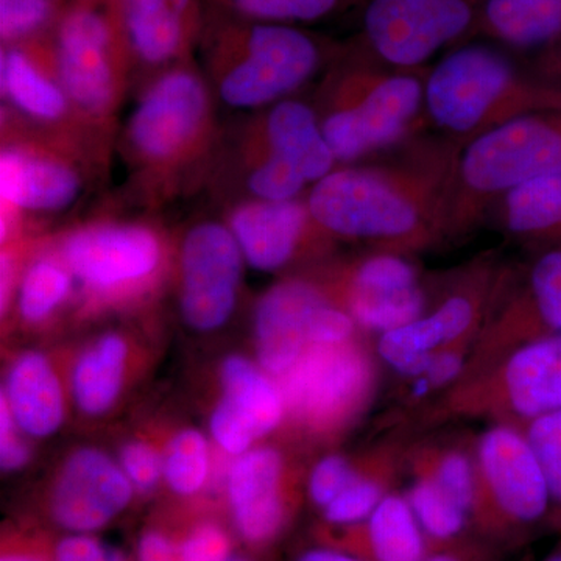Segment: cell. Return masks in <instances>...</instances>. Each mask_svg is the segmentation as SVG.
<instances>
[{
    "mask_svg": "<svg viewBox=\"0 0 561 561\" xmlns=\"http://www.w3.org/2000/svg\"><path fill=\"white\" fill-rule=\"evenodd\" d=\"M465 142L423 138L394 160L335 168L309 187V213L328 239L408 254L443 241L454 171Z\"/></svg>",
    "mask_w": 561,
    "mask_h": 561,
    "instance_id": "obj_1",
    "label": "cell"
},
{
    "mask_svg": "<svg viewBox=\"0 0 561 561\" xmlns=\"http://www.w3.org/2000/svg\"><path fill=\"white\" fill-rule=\"evenodd\" d=\"M342 47L301 25L250 20L209 5L197 55L217 105L257 113L327 72Z\"/></svg>",
    "mask_w": 561,
    "mask_h": 561,
    "instance_id": "obj_2",
    "label": "cell"
},
{
    "mask_svg": "<svg viewBox=\"0 0 561 561\" xmlns=\"http://www.w3.org/2000/svg\"><path fill=\"white\" fill-rule=\"evenodd\" d=\"M125 122L121 149L151 197L175 194L216 149L217 102L197 60L144 81Z\"/></svg>",
    "mask_w": 561,
    "mask_h": 561,
    "instance_id": "obj_3",
    "label": "cell"
},
{
    "mask_svg": "<svg viewBox=\"0 0 561 561\" xmlns=\"http://www.w3.org/2000/svg\"><path fill=\"white\" fill-rule=\"evenodd\" d=\"M324 73L313 108L343 165L404 142L424 111L427 69L390 68L357 46H343Z\"/></svg>",
    "mask_w": 561,
    "mask_h": 561,
    "instance_id": "obj_4",
    "label": "cell"
},
{
    "mask_svg": "<svg viewBox=\"0 0 561 561\" xmlns=\"http://www.w3.org/2000/svg\"><path fill=\"white\" fill-rule=\"evenodd\" d=\"M551 110H561V84L523 76L493 47H457L427 72L424 113L443 136L465 144L518 117Z\"/></svg>",
    "mask_w": 561,
    "mask_h": 561,
    "instance_id": "obj_5",
    "label": "cell"
},
{
    "mask_svg": "<svg viewBox=\"0 0 561 561\" xmlns=\"http://www.w3.org/2000/svg\"><path fill=\"white\" fill-rule=\"evenodd\" d=\"M561 172V110L527 114L461 147L443 241L470 232L508 192Z\"/></svg>",
    "mask_w": 561,
    "mask_h": 561,
    "instance_id": "obj_6",
    "label": "cell"
},
{
    "mask_svg": "<svg viewBox=\"0 0 561 561\" xmlns=\"http://www.w3.org/2000/svg\"><path fill=\"white\" fill-rule=\"evenodd\" d=\"M58 80L77 116L108 140L133 76L121 0H69L50 35Z\"/></svg>",
    "mask_w": 561,
    "mask_h": 561,
    "instance_id": "obj_7",
    "label": "cell"
},
{
    "mask_svg": "<svg viewBox=\"0 0 561 561\" xmlns=\"http://www.w3.org/2000/svg\"><path fill=\"white\" fill-rule=\"evenodd\" d=\"M479 494L474 526L491 537L551 527V494L523 427L496 421L474 445Z\"/></svg>",
    "mask_w": 561,
    "mask_h": 561,
    "instance_id": "obj_8",
    "label": "cell"
},
{
    "mask_svg": "<svg viewBox=\"0 0 561 561\" xmlns=\"http://www.w3.org/2000/svg\"><path fill=\"white\" fill-rule=\"evenodd\" d=\"M83 146L43 131L10 128L0 150L2 241H10L25 216L68 213L88 187Z\"/></svg>",
    "mask_w": 561,
    "mask_h": 561,
    "instance_id": "obj_9",
    "label": "cell"
},
{
    "mask_svg": "<svg viewBox=\"0 0 561 561\" xmlns=\"http://www.w3.org/2000/svg\"><path fill=\"white\" fill-rule=\"evenodd\" d=\"M58 257L91 298L111 301L135 297L157 283L168 247L153 225L102 220L70 230Z\"/></svg>",
    "mask_w": 561,
    "mask_h": 561,
    "instance_id": "obj_10",
    "label": "cell"
},
{
    "mask_svg": "<svg viewBox=\"0 0 561 561\" xmlns=\"http://www.w3.org/2000/svg\"><path fill=\"white\" fill-rule=\"evenodd\" d=\"M483 0H368L354 46L394 69H426L434 55L472 35Z\"/></svg>",
    "mask_w": 561,
    "mask_h": 561,
    "instance_id": "obj_11",
    "label": "cell"
},
{
    "mask_svg": "<svg viewBox=\"0 0 561 561\" xmlns=\"http://www.w3.org/2000/svg\"><path fill=\"white\" fill-rule=\"evenodd\" d=\"M501 287L494 262H483L419 319L379 334L378 356L401 378H420L442 351L470 345Z\"/></svg>",
    "mask_w": 561,
    "mask_h": 561,
    "instance_id": "obj_12",
    "label": "cell"
},
{
    "mask_svg": "<svg viewBox=\"0 0 561 561\" xmlns=\"http://www.w3.org/2000/svg\"><path fill=\"white\" fill-rule=\"evenodd\" d=\"M375 367L356 341L311 346L280 376L287 412L317 434L342 430L370 401Z\"/></svg>",
    "mask_w": 561,
    "mask_h": 561,
    "instance_id": "obj_13",
    "label": "cell"
},
{
    "mask_svg": "<svg viewBox=\"0 0 561 561\" xmlns=\"http://www.w3.org/2000/svg\"><path fill=\"white\" fill-rule=\"evenodd\" d=\"M313 279L359 330L376 334L411 323L430 309L420 271L405 254L371 251Z\"/></svg>",
    "mask_w": 561,
    "mask_h": 561,
    "instance_id": "obj_14",
    "label": "cell"
},
{
    "mask_svg": "<svg viewBox=\"0 0 561 561\" xmlns=\"http://www.w3.org/2000/svg\"><path fill=\"white\" fill-rule=\"evenodd\" d=\"M181 319L197 332H213L230 321L241 294L242 251L225 221H194L179 245Z\"/></svg>",
    "mask_w": 561,
    "mask_h": 561,
    "instance_id": "obj_15",
    "label": "cell"
},
{
    "mask_svg": "<svg viewBox=\"0 0 561 561\" xmlns=\"http://www.w3.org/2000/svg\"><path fill=\"white\" fill-rule=\"evenodd\" d=\"M465 408L523 424L561 411V334L541 335L507 350L481 386L463 394Z\"/></svg>",
    "mask_w": 561,
    "mask_h": 561,
    "instance_id": "obj_16",
    "label": "cell"
},
{
    "mask_svg": "<svg viewBox=\"0 0 561 561\" xmlns=\"http://www.w3.org/2000/svg\"><path fill=\"white\" fill-rule=\"evenodd\" d=\"M0 90L9 108L20 119L38 125L39 131L79 144L87 140L84 136L105 140L77 116L55 70L50 36L2 46Z\"/></svg>",
    "mask_w": 561,
    "mask_h": 561,
    "instance_id": "obj_17",
    "label": "cell"
},
{
    "mask_svg": "<svg viewBox=\"0 0 561 561\" xmlns=\"http://www.w3.org/2000/svg\"><path fill=\"white\" fill-rule=\"evenodd\" d=\"M121 11L133 72L142 81L197 60L209 0H121Z\"/></svg>",
    "mask_w": 561,
    "mask_h": 561,
    "instance_id": "obj_18",
    "label": "cell"
},
{
    "mask_svg": "<svg viewBox=\"0 0 561 561\" xmlns=\"http://www.w3.org/2000/svg\"><path fill=\"white\" fill-rule=\"evenodd\" d=\"M133 490L119 461L98 448L77 449L62 463L51 489V518L62 529L90 534L130 505Z\"/></svg>",
    "mask_w": 561,
    "mask_h": 561,
    "instance_id": "obj_19",
    "label": "cell"
},
{
    "mask_svg": "<svg viewBox=\"0 0 561 561\" xmlns=\"http://www.w3.org/2000/svg\"><path fill=\"white\" fill-rule=\"evenodd\" d=\"M220 383L221 400L210 415V435L225 453L242 456L283 423L287 413L283 390L261 365L242 356L224 360Z\"/></svg>",
    "mask_w": 561,
    "mask_h": 561,
    "instance_id": "obj_20",
    "label": "cell"
},
{
    "mask_svg": "<svg viewBox=\"0 0 561 561\" xmlns=\"http://www.w3.org/2000/svg\"><path fill=\"white\" fill-rule=\"evenodd\" d=\"M230 228L243 260L257 272H279L297 260L306 245L327 239L309 213L308 203L243 198L228 209Z\"/></svg>",
    "mask_w": 561,
    "mask_h": 561,
    "instance_id": "obj_21",
    "label": "cell"
},
{
    "mask_svg": "<svg viewBox=\"0 0 561 561\" xmlns=\"http://www.w3.org/2000/svg\"><path fill=\"white\" fill-rule=\"evenodd\" d=\"M328 300L312 276H290L261 295L253 313L257 360L268 375L280 378L309 348L313 316Z\"/></svg>",
    "mask_w": 561,
    "mask_h": 561,
    "instance_id": "obj_22",
    "label": "cell"
},
{
    "mask_svg": "<svg viewBox=\"0 0 561 561\" xmlns=\"http://www.w3.org/2000/svg\"><path fill=\"white\" fill-rule=\"evenodd\" d=\"M245 149L286 162L311 186L339 164L321 131L316 108L294 98L257 111L245 135Z\"/></svg>",
    "mask_w": 561,
    "mask_h": 561,
    "instance_id": "obj_23",
    "label": "cell"
},
{
    "mask_svg": "<svg viewBox=\"0 0 561 561\" xmlns=\"http://www.w3.org/2000/svg\"><path fill=\"white\" fill-rule=\"evenodd\" d=\"M232 519L247 541L264 545L278 537L289 516L284 459L276 449L254 448L236 457L227 474Z\"/></svg>",
    "mask_w": 561,
    "mask_h": 561,
    "instance_id": "obj_24",
    "label": "cell"
},
{
    "mask_svg": "<svg viewBox=\"0 0 561 561\" xmlns=\"http://www.w3.org/2000/svg\"><path fill=\"white\" fill-rule=\"evenodd\" d=\"M494 335L511 339L512 346L561 334V247L545 249L531 261L523 284L494 319Z\"/></svg>",
    "mask_w": 561,
    "mask_h": 561,
    "instance_id": "obj_25",
    "label": "cell"
},
{
    "mask_svg": "<svg viewBox=\"0 0 561 561\" xmlns=\"http://www.w3.org/2000/svg\"><path fill=\"white\" fill-rule=\"evenodd\" d=\"M2 400L18 426L31 437H50L65 421L60 379L39 351H25L10 365Z\"/></svg>",
    "mask_w": 561,
    "mask_h": 561,
    "instance_id": "obj_26",
    "label": "cell"
},
{
    "mask_svg": "<svg viewBox=\"0 0 561 561\" xmlns=\"http://www.w3.org/2000/svg\"><path fill=\"white\" fill-rule=\"evenodd\" d=\"M345 530L343 551L365 561H423L432 551L405 494L390 493L375 512Z\"/></svg>",
    "mask_w": 561,
    "mask_h": 561,
    "instance_id": "obj_27",
    "label": "cell"
},
{
    "mask_svg": "<svg viewBox=\"0 0 561 561\" xmlns=\"http://www.w3.org/2000/svg\"><path fill=\"white\" fill-rule=\"evenodd\" d=\"M472 35L516 49L556 46L561 41V0H483Z\"/></svg>",
    "mask_w": 561,
    "mask_h": 561,
    "instance_id": "obj_28",
    "label": "cell"
},
{
    "mask_svg": "<svg viewBox=\"0 0 561 561\" xmlns=\"http://www.w3.org/2000/svg\"><path fill=\"white\" fill-rule=\"evenodd\" d=\"M494 208L502 227L515 238L546 249L561 247V172L516 187Z\"/></svg>",
    "mask_w": 561,
    "mask_h": 561,
    "instance_id": "obj_29",
    "label": "cell"
},
{
    "mask_svg": "<svg viewBox=\"0 0 561 561\" xmlns=\"http://www.w3.org/2000/svg\"><path fill=\"white\" fill-rule=\"evenodd\" d=\"M130 348L116 332H108L91 343L73 365L70 389L80 412L101 416L119 398L127 371Z\"/></svg>",
    "mask_w": 561,
    "mask_h": 561,
    "instance_id": "obj_30",
    "label": "cell"
},
{
    "mask_svg": "<svg viewBox=\"0 0 561 561\" xmlns=\"http://www.w3.org/2000/svg\"><path fill=\"white\" fill-rule=\"evenodd\" d=\"M72 284V273L55 254L33 261L22 273L14 290L21 320L38 324L50 319L68 301Z\"/></svg>",
    "mask_w": 561,
    "mask_h": 561,
    "instance_id": "obj_31",
    "label": "cell"
},
{
    "mask_svg": "<svg viewBox=\"0 0 561 561\" xmlns=\"http://www.w3.org/2000/svg\"><path fill=\"white\" fill-rule=\"evenodd\" d=\"M405 497L430 541L431 549L461 542L465 534L474 526L470 513L426 476L415 474L411 486L405 491Z\"/></svg>",
    "mask_w": 561,
    "mask_h": 561,
    "instance_id": "obj_32",
    "label": "cell"
},
{
    "mask_svg": "<svg viewBox=\"0 0 561 561\" xmlns=\"http://www.w3.org/2000/svg\"><path fill=\"white\" fill-rule=\"evenodd\" d=\"M368 0H209V5L250 18V20L305 25L331 20L354 9H364Z\"/></svg>",
    "mask_w": 561,
    "mask_h": 561,
    "instance_id": "obj_33",
    "label": "cell"
},
{
    "mask_svg": "<svg viewBox=\"0 0 561 561\" xmlns=\"http://www.w3.org/2000/svg\"><path fill=\"white\" fill-rule=\"evenodd\" d=\"M416 474L426 476L472 516L474 524L479 482L474 454L463 449L446 448L420 457Z\"/></svg>",
    "mask_w": 561,
    "mask_h": 561,
    "instance_id": "obj_34",
    "label": "cell"
},
{
    "mask_svg": "<svg viewBox=\"0 0 561 561\" xmlns=\"http://www.w3.org/2000/svg\"><path fill=\"white\" fill-rule=\"evenodd\" d=\"M209 468L208 440L197 430L180 431L162 457V478L181 496H192L203 490L208 482Z\"/></svg>",
    "mask_w": 561,
    "mask_h": 561,
    "instance_id": "obj_35",
    "label": "cell"
},
{
    "mask_svg": "<svg viewBox=\"0 0 561 561\" xmlns=\"http://www.w3.org/2000/svg\"><path fill=\"white\" fill-rule=\"evenodd\" d=\"M65 5L60 0H0V43L49 38Z\"/></svg>",
    "mask_w": 561,
    "mask_h": 561,
    "instance_id": "obj_36",
    "label": "cell"
},
{
    "mask_svg": "<svg viewBox=\"0 0 561 561\" xmlns=\"http://www.w3.org/2000/svg\"><path fill=\"white\" fill-rule=\"evenodd\" d=\"M522 427L551 494V527L561 531V411L538 416Z\"/></svg>",
    "mask_w": 561,
    "mask_h": 561,
    "instance_id": "obj_37",
    "label": "cell"
},
{
    "mask_svg": "<svg viewBox=\"0 0 561 561\" xmlns=\"http://www.w3.org/2000/svg\"><path fill=\"white\" fill-rule=\"evenodd\" d=\"M387 493H390V490L386 478L360 474L321 511L323 519L334 529L357 526L375 512Z\"/></svg>",
    "mask_w": 561,
    "mask_h": 561,
    "instance_id": "obj_38",
    "label": "cell"
},
{
    "mask_svg": "<svg viewBox=\"0 0 561 561\" xmlns=\"http://www.w3.org/2000/svg\"><path fill=\"white\" fill-rule=\"evenodd\" d=\"M360 472L348 457L341 454H328L313 465L309 474V500L323 511L350 483L359 478Z\"/></svg>",
    "mask_w": 561,
    "mask_h": 561,
    "instance_id": "obj_39",
    "label": "cell"
},
{
    "mask_svg": "<svg viewBox=\"0 0 561 561\" xmlns=\"http://www.w3.org/2000/svg\"><path fill=\"white\" fill-rule=\"evenodd\" d=\"M119 465L131 485L139 491H150L162 478V457L146 442L133 440L122 446Z\"/></svg>",
    "mask_w": 561,
    "mask_h": 561,
    "instance_id": "obj_40",
    "label": "cell"
},
{
    "mask_svg": "<svg viewBox=\"0 0 561 561\" xmlns=\"http://www.w3.org/2000/svg\"><path fill=\"white\" fill-rule=\"evenodd\" d=\"M231 542L216 524H202L180 548L181 561H230Z\"/></svg>",
    "mask_w": 561,
    "mask_h": 561,
    "instance_id": "obj_41",
    "label": "cell"
},
{
    "mask_svg": "<svg viewBox=\"0 0 561 561\" xmlns=\"http://www.w3.org/2000/svg\"><path fill=\"white\" fill-rule=\"evenodd\" d=\"M467 346H457L442 351L435 356L430 370L420 378L412 379V398H421L432 391L445 389L457 381V378L465 371V350Z\"/></svg>",
    "mask_w": 561,
    "mask_h": 561,
    "instance_id": "obj_42",
    "label": "cell"
},
{
    "mask_svg": "<svg viewBox=\"0 0 561 561\" xmlns=\"http://www.w3.org/2000/svg\"><path fill=\"white\" fill-rule=\"evenodd\" d=\"M22 434L24 432L18 426L5 401L0 400V465L3 471H20L31 460V448Z\"/></svg>",
    "mask_w": 561,
    "mask_h": 561,
    "instance_id": "obj_43",
    "label": "cell"
},
{
    "mask_svg": "<svg viewBox=\"0 0 561 561\" xmlns=\"http://www.w3.org/2000/svg\"><path fill=\"white\" fill-rule=\"evenodd\" d=\"M138 561H181L180 549L160 531H146L139 540Z\"/></svg>",
    "mask_w": 561,
    "mask_h": 561,
    "instance_id": "obj_44",
    "label": "cell"
},
{
    "mask_svg": "<svg viewBox=\"0 0 561 561\" xmlns=\"http://www.w3.org/2000/svg\"><path fill=\"white\" fill-rule=\"evenodd\" d=\"M423 561H483V559L474 548L457 542V545L432 549Z\"/></svg>",
    "mask_w": 561,
    "mask_h": 561,
    "instance_id": "obj_45",
    "label": "cell"
},
{
    "mask_svg": "<svg viewBox=\"0 0 561 561\" xmlns=\"http://www.w3.org/2000/svg\"><path fill=\"white\" fill-rule=\"evenodd\" d=\"M297 561H365L339 548H316L302 552Z\"/></svg>",
    "mask_w": 561,
    "mask_h": 561,
    "instance_id": "obj_46",
    "label": "cell"
},
{
    "mask_svg": "<svg viewBox=\"0 0 561 561\" xmlns=\"http://www.w3.org/2000/svg\"><path fill=\"white\" fill-rule=\"evenodd\" d=\"M0 561H43L38 557H33L31 553H7Z\"/></svg>",
    "mask_w": 561,
    "mask_h": 561,
    "instance_id": "obj_47",
    "label": "cell"
},
{
    "mask_svg": "<svg viewBox=\"0 0 561 561\" xmlns=\"http://www.w3.org/2000/svg\"><path fill=\"white\" fill-rule=\"evenodd\" d=\"M105 561H128V560H127V557H125L124 553H122L119 551V549L111 548L108 557H106Z\"/></svg>",
    "mask_w": 561,
    "mask_h": 561,
    "instance_id": "obj_48",
    "label": "cell"
},
{
    "mask_svg": "<svg viewBox=\"0 0 561 561\" xmlns=\"http://www.w3.org/2000/svg\"><path fill=\"white\" fill-rule=\"evenodd\" d=\"M540 561H561V545L557 546L553 551L549 552L548 556Z\"/></svg>",
    "mask_w": 561,
    "mask_h": 561,
    "instance_id": "obj_49",
    "label": "cell"
},
{
    "mask_svg": "<svg viewBox=\"0 0 561 561\" xmlns=\"http://www.w3.org/2000/svg\"><path fill=\"white\" fill-rule=\"evenodd\" d=\"M60 2H69V0H60Z\"/></svg>",
    "mask_w": 561,
    "mask_h": 561,
    "instance_id": "obj_50",
    "label": "cell"
},
{
    "mask_svg": "<svg viewBox=\"0 0 561 561\" xmlns=\"http://www.w3.org/2000/svg\"><path fill=\"white\" fill-rule=\"evenodd\" d=\"M230 561H243V560H230Z\"/></svg>",
    "mask_w": 561,
    "mask_h": 561,
    "instance_id": "obj_51",
    "label": "cell"
},
{
    "mask_svg": "<svg viewBox=\"0 0 561 561\" xmlns=\"http://www.w3.org/2000/svg\"><path fill=\"white\" fill-rule=\"evenodd\" d=\"M559 44H560V47H561V41H560V43H559ZM560 51H561V50H560Z\"/></svg>",
    "mask_w": 561,
    "mask_h": 561,
    "instance_id": "obj_52",
    "label": "cell"
}]
</instances>
